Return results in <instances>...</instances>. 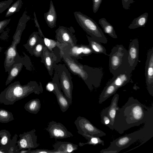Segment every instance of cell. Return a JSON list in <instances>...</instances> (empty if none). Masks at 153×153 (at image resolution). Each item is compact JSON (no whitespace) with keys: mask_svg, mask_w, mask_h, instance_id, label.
<instances>
[{"mask_svg":"<svg viewBox=\"0 0 153 153\" xmlns=\"http://www.w3.org/2000/svg\"><path fill=\"white\" fill-rule=\"evenodd\" d=\"M144 124L153 126V105L148 107L133 97L117 110L114 130L120 134L131 128Z\"/></svg>","mask_w":153,"mask_h":153,"instance_id":"6da1fadb","label":"cell"},{"mask_svg":"<svg viewBox=\"0 0 153 153\" xmlns=\"http://www.w3.org/2000/svg\"><path fill=\"white\" fill-rule=\"evenodd\" d=\"M43 91L42 85L35 81H30L25 85H22L19 81L11 83L0 94V103L6 105H13L34 93L39 94Z\"/></svg>","mask_w":153,"mask_h":153,"instance_id":"7a4b0ae2","label":"cell"},{"mask_svg":"<svg viewBox=\"0 0 153 153\" xmlns=\"http://www.w3.org/2000/svg\"><path fill=\"white\" fill-rule=\"evenodd\" d=\"M153 137V126L144 124L143 127L132 133L126 134L110 142L109 146L101 150V153H118L137 140L144 143Z\"/></svg>","mask_w":153,"mask_h":153,"instance_id":"3957f363","label":"cell"},{"mask_svg":"<svg viewBox=\"0 0 153 153\" xmlns=\"http://www.w3.org/2000/svg\"><path fill=\"white\" fill-rule=\"evenodd\" d=\"M30 19V17L25 12L19 21L16 32L13 36L12 43L4 52V66L6 72H8L15 63H22L26 66V59L20 56L17 50V46L20 43L22 34L25 28L26 23Z\"/></svg>","mask_w":153,"mask_h":153,"instance_id":"277c9868","label":"cell"},{"mask_svg":"<svg viewBox=\"0 0 153 153\" xmlns=\"http://www.w3.org/2000/svg\"><path fill=\"white\" fill-rule=\"evenodd\" d=\"M109 56V70L113 75L125 72H132L128 62V51L122 45L114 47Z\"/></svg>","mask_w":153,"mask_h":153,"instance_id":"5b68a950","label":"cell"},{"mask_svg":"<svg viewBox=\"0 0 153 153\" xmlns=\"http://www.w3.org/2000/svg\"><path fill=\"white\" fill-rule=\"evenodd\" d=\"M74 14L77 22L88 35L100 43H107L105 36L93 19L79 11H75Z\"/></svg>","mask_w":153,"mask_h":153,"instance_id":"8992f818","label":"cell"},{"mask_svg":"<svg viewBox=\"0 0 153 153\" xmlns=\"http://www.w3.org/2000/svg\"><path fill=\"white\" fill-rule=\"evenodd\" d=\"M54 70L58 74L60 88L63 91L64 95L71 104L73 85L71 74L64 64H56Z\"/></svg>","mask_w":153,"mask_h":153,"instance_id":"52a82bcc","label":"cell"},{"mask_svg":"<svg viewBox=\"0 0 153 153\" xmlns=\"http://www.w3.org/2000/svg\"><path fill=\"white\" fill-rule=\"evenodd\" d=\"M36 130L33 129L19 135L20 138L17 141L16 153H19V151L23 149H31L39 146L37 142V136L36 135Z\"/></svg>","mask_w":153,"mask_h":153,"instance_id":"ba28073f","label":"cell"},{"mask_svg":"<svg viewBox=\"0 0 153 153\" xmlns=\"http://www.w3.org/2000/svg\"><path fill=\"white\" fill-rule=\"evenodd\" d=\"M79 134L85 133L97 137H102L106 135L103 131L94 126L90 121L84 117L79 116L74 122Z\"/></svg>","mask_w":153,"mask_h":153,"instance_id":"9c48e42d","label":"cell"},{"mask_svg":"<svg viewBox=\"0 0 153 153\" xmlns=\"http://www.w3.org/2000/svg\"><path fill=\"white\" fill-rule=\"evenodd\" d=\"M61 57L67 66L70 71L75 75L81 78L85 83L88 79V75L83 68V65L72 58L67 53L62 52L60 53Z\"/></svg>","mask_w":153,"mask_h":153,"instance_id":"30bf717a","label":"cell"},{"mask_svg":"<svg viewBox=\"0 0 153 153\" xmlns=\"http://www.w3.org/2000/svg\"><path fill=\"white\" fill-rule=\"evenodd\" d=\"M75 32L72 27H67L60 26L55 31L56 38L61 44L74 46L77 44V40L74 34Z\"/></svg>","mask_w":153,"mask_h":153,"instance_id":"8fae6325","label":"cell"},{"mask_svg":"<svg viewBox=\"0 0 153 153\" xmlns=\"http://www.w3.org/2000/svg\"><path fill=\"white\" fill-rule=\"evenodd\" d=\"M46 130L49 132L51 138L62 139L73 136L62 124L53 121L49 123Z\"/></svg>","mask_w":153,"mask_h":153,"instance_id":"7c38bea8","label":"cell"},{"mask_svg":"<svg viewBox=\"0 0 153 153\" xmlns=\"http://www.w3.org/2000/svg\"><path fill=\"white\" fill-rule=\"evenodd\" d=\"M54 70V76L52 81L54 85V88L51 92L55 95L61 111L64 112L68 109L71 104L61 91L58 74L56 71Z\"/></svg>","mask_w":153,"mask_h":153,"instance_id":"4fadbf2b","label":"cell"},{"mask_svg":"<svg viewBox=\"0 0 153 153\" xmlns=\"http://www.w3.org/2000/svg\"><path fill=\"white\" fill-rule=\"evenodd\" d=\"M145 76L147 88L149 94L153 96V47L147 54L145 66Z\"/></svg>","mask_w":153,"mask_h":153,"instance_id":"5bb4252c","label":"cell"},{"mask_svg":"<svg viewBox=\"0 0 153 153\" xmlns=\"http://www.w3.org/2000/svg\"><path fill=\"white\" fill-rule=\"evenodd\" d=\"M60 60L53 53L51 52L45 46L44 49L41 62L43 63L50 76L57 64Z\"/></svg>","mask_w":153,"mask_h":153,"instance_id":"9a60e30c","label":"cell"},{"mask_svg":"<svg viewBox=\"0 0 153 153\" xmlns=\"http://www.w3.org/2000/svg\"><path fill=\"white\" fill-rule=\"evenodd\" d=\"M139 42L137 39L135 38L130 42L128 53V59L130 66L132 71L134 70L139 60Z\"/></svg>","mask_w":153,"mask_h":153,"instance_id":"2e32d148","label":"cell"},{"mask_svg":"<svg viewBox=\"0 0 153 153\" xmlns=\"http://www.w3.org/2000/svg\"><path fill=\"white\" fill-rule=\"evenodd\" d=\"M114 94L112 99L110 105L105 108L107 110V116L110 120V122L107 126L112 130H114L113 124L116 112L119 108L118 106L119 95L118 94Z\"/></svg>","mask_w":153,"mask_h":153,"instance_id":"e0dca14e","label":"cell"},{"mask_svg":"<svg viewBox=\"0 0 153 153\" xmlns=\"http://www.w3.org/2000/svg\"><path fill=\"white\" fill-rule=\"evenodd\" d=\"M53 146L57 153L73 152L78 149L77 145L68 142H57Z\"/></svg>","mask_w":153,"mask_h":153,"instance_id":"ac0fdd59","label":"cell"},{"mask_svg":"<svg viewBox=\"0 0 153 153\" xmlns=\"http://www.w3.org/2000/svg\"><path fill=\"white\" fill-rule=\"evenodd\" d=\"M46 22L48 26L53 28L56 26L57 14L52 1L50 2L49 8L48 11L44 14Z\"/></svg>","mask_w":153,"mask_h":153,"instance_id":"d6986e66","label":"cell"},{"mask_svg":"<svg viewBox=\"0 0 153 153\" xmlns=\"http://www.w3.org/2000/svg\"><path fill=\"white\" fill-rule=\"evenodd\" d=\"M131 72H125L113 75L110 80L118 89L128 83L131 77Z\"/></svg>","mask_w":153,"mask_h":153,"instance_id":"ffe728a7","label":"cell"},{"mask_svg":"<svg viewBox=\"0 0 153 153\" xmlns=\"http://www.w3.org/2000/svg\"><path fill=\"white\" fill-rule=\"evenodd\" d=\"M42 38L39 36L38 32H34L30 35L27 42L23 46L32 55L34 48Z\"/></svg>","mask_w":153,"mask_h":153,"instance_id":"44dd1931","label":"cell"},{"mask_svg":"<svg viewBox=\"0 0 153 153\" xmlns=\"http://www.w3.org/2000/svg\"><path fill=\"white\" fill-rule=\"evenodd\" d=\"M89 42L88 46L92 50L93 53L96 54H104L108 56L106 52L105 48L102 46L100 42L96 41L92 37L86 35Z\"/></svg>","mask_w":153,"mask_h":153,"instance_id":"7402d4cb","label":"cell"},{"mask_svg":"<svg viewBox=\"0 0 153 153\" xmlns=\"http://www.w3.org/2000/svg\"><path fill=\"white\" fill-rule=\"evenodd\" d=\"M83 52V45H76L74 46H69L65 51L72 58L76 60L82 59Z\"/></svg>","mask_w":153,"mask_h":153,"instance_id":"603a6c76","label":"cell"},{"mask_svg":"<svg viewBox=\"0 0 153 153\" xmlns=\"http://www.w3.org/2000/svg\"><path fill=\"white\" fill-rule=\"evenodd\" d=\"M24 65L22 63H16L13 65L8 72V75L6 81V86L10 83L18 75Z\"/></svg>","mask_w":153,"mask_h":153,"instance_id":"cb8c5ba5","label":"cell"},{"mask_svg":"<svg viewBox=\"0 0 153 153\" xmlns=\"http://www.w3.org/2000/svg\"><path fill=\"white\" fill-rule=\"evenodd\" d=\"M148 17V13L147 12L141 14L133 19L128 28L130 29H134L139 27H144L147 22Z\"/></svg>","mask_w":153,"mask_h":153,"instance_id":"d4e9b609","label":"cell"},{"mask_svg":"<svg viewBox=\"0 0 153 153\" xmlns=\"http://www.w3.org/2000/svg\"><path fill=\"white\" fill-rule=\"evenodd\" d=\"M41 107L40 101L39 99H32L27 102L24 108L29 112L36 114L39 111Z\"/></svg>","mask_w":153,"mask_h":153,"instance_id":"484cf974","label":"cell"},{"mask_svg":"<svg viewBox=\"0 0 153 153\" xmlns=\"http://www.w3.org/2000/svg\"><path fill=\"white\" fill-rule=\"evenodd\" d=\"M99 23L101 25L105 33L114 39L117 38L113 27L105 18H102L99 20Z\"/></svg>","mask_w":153,"mask_h":153,"instance_id":"4316f807","label":"cell"},{"mask_svg":"<svg viewBox=\"0 0 153 153\" xmlns=\"http://www.w3.org/2000/svg\"><path fill=\"white\" fill-rule=\"evenodd\" d=\"M81 135L85 137L88 140V141L85 143H79V145L80 146L87 144L94 146L98 144H101L103 146H104V141L102 140L99 137L94 136L85 133L81 134Z\"/></svg>","mask_w":153,"mask_h":153,"instance_id":"83f0119b","label":"cell"},{"mask_svg":"<svg viewBox=\"0 0 153 153\" xmlns=\"http://www.w3.org/2000/svg\"><path fill=\"white\" fill-rule=\"evenodd\" d=\"M23 4L22 0H18L10 6L5 15L6 17L9 16L14 13L18 12L22 8Z\"/></svg>","mask_w":153,"mask_h":153,"instance_id":"f1b7e54d","label":"cell"},{"mask_svg":"<svg viewBox=\"0 0 153 153\" xmlns=\"http://www.w3.org/2000/svg\"><path fill=\"white\" fill-rule=\"evenodd\" d=\"M14 120L12 113L4 109L0 108V123H6Z\"/></svg>","mask_w":153,"mask_h":153,"instance_id":"f546056e","label":"cell"},{"mask_svg":"<svg viewBox=\"0 0 153 153\" xmlns=\"http://www.w3.org/2000/svg\"><path fill=\"white\" fill-rule=\"evenodd\" d=\"M45 47L43 39L42 38L34 48L32 55L37 57H40L42 58L43 57V51Z\"/></svg>","mask_w":153,"mask_h":153,"instance_id":"4dcf8cb0","label":"cell"},{"mask_svg":"<svg viewBox=\"0 0 153 153\" xmlns=\"http://www.w3.org/2000/svg\"><path fill=\"white\" fill-rule=\"evenodd\" d=\"M11 134L9 131L5 129L0 130V146L7 144L10 141Z\"/></svg>","mask_w":153,"mask_h":153,"instance_id":"1f68e13d","label":"cell"},{"mask_svg":"<svg viewBox=\"0 0 153 153\" xmlns=\"http://www.w3.org/2000/svg\"><path fill=\"white\" fill-rule=\"evenodd\" d=\"M100 117L101 123L103 125L107 126L110 122V120L107 116V110L105 108L102 111Z\"/></svg>","mask_w":153,"mask_h":153,"instance_id":"d6a6232c","label":"cell"},{"mask_svg":"<svg viewBox=\"0 0 153 153\" xmlns=\"http://www.w3.org/2000/svg\"><path fill=\"white\" fill-rule=\"evenodd\" d=\"M18 135L15 134L11 139V146L8 152V153H16Z\"/></svg>","mask_w":153,"mask_h":153,"instance_id":"836d02e7","label":"cell"},{"mask_svg":"<svg viewBox=\"0 0 153 153\" xmlns=\"http://www.w3.org/2000/svg\"><path fill=\"white\" fill-rule=\"evenodd\" d=\"M13 1V0H7L0 2V14L8 8Z\"/></svg>","mask_w":153,"mask_h":153,"instance_id":"e575fe53","label":"cell"},{"mask_svg":"<svg viewBox=\"0 0 153 153\" xmlns=\"http://www.w3.org/2000/svg\"><path fill=\"white\" fill-rule=\"evenodd\" d=\"M28 153H57L54 149L53 150L38 149L29 151Z\"/></svg>","mask_w":153,"mask_h":153,"instance_id":"d590c367","label":"cell"},{"mask_svg":"<svg viewBox=\"0 0 153 153\" xmlns=\"http://www.w3.org/2000/svg\"><path fill=\"white\" fill-rule=\"evenodd\" d=\"M102 0H92V9L94 13H96L98 10Z\"/></svg>","mask_w":153,"mask_h":153,"instance_id":"8d00e7d4","label":"cell"},{"mask_svg":"<svg viewBox=\"0 0 153 153\" xmlns=\"http://www.w3.org/2000/svg\"><path fill=\"white\" fill-rule=\"evenodd\" d=\"M93 51L88 45H83V56H88L93 53Z\"/></svg>","mask_w":153,"mask_h":153,"instance_id":"74e56055","label":"cell"},{"mask_svg":"<svg viewBox=\"0 0 153 153\" xmlns=\"http://www.w3.org/2000/svg\"><path fill=\"white\" fill-rule=\"evenodd\" d=\"M123 8L126 10L130 9L131 4L133 3L134 0H121Z\"/></svg>","mask_w":153,"mask_h":153,"instance_id":"f35d334b","label":"cell"},{"mask_svg":"<svg viewBox=\"0 0 153 153\" xmlns=\"http://www.w3.org/2000/svg\"><path fill=\"white\" fill-rule=\"evenodd\" d=\"M33 15L34 17V22L35 24L36 27H37L38 28V32L40 36L42 38H43L44 37H45V36L43 35L42 31L40 28V27L39 24L38 22V20L37 19L35 12H34Z\"/></svg>","mask_w":153,"mask_h":153,"instance_id":"ab89813d","label":"cell"},{"mask_svg":"<svg viewBox=\"0 0 153 153\" xmlns=\"http://www.w3.org/2000/svg\"><path fill=\"white\" fill-rule=\"evenodd\" d=\"M11 19H4L0 21V33H1L4 28L8 24Z\"/></svg>","mask_w":153,"mask_h":153,"instance_id":"60d3db41","label":"cell"},{"mask_svg":"<svg viewBox=\"0 0 153 153\" xmlns=\"http://www.w3.org/2000/svg\"><path fill=\"white\" fill-rule=\"evenodd\" d=\"M46 88L51 91H52L54 88V85L53 82H51L48 83L46 86Z\"/></svg>","mask_w":153,"mask_h":153,"instance_id":"b9f144b4","label":"cell"},{"mask_svg":"<svg viewBox=\"0 0 153 153\" xmlns=\"http://www.w3.org/2000/svg\"><path fill=\"white\" fill-rule=\"evenodd\" d=\"M2 49V48L0 47V52H1Z\"/></svg>","mask_w":153,"mask_h":153,"instance_id":"7bdbcfd3","label":"cell"}]
</instances>
